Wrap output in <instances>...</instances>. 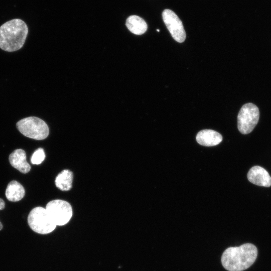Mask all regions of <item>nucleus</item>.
<instances>
[{
    "label": "nucleus",
    "mask_w": 271,
    "mask_h": 271,
    "mask_svg": "<svg viewBox=\"0 0 271 271\" xmlns=\"http://www.w3.org/2000/svg\"><path fill=\"white\" fill-rule=\"evenodd\" d=\"M125 25L130 32L138 35L145 33L148 29L145 21L136 15L128 17L126 20Z\"/></svg>",
    "instance_id": "11"
},
{
    "label": "nucleus",
    "mask_w": 271,
    "mask_h": 271,
    "mask_svg": "<svg viewBox=\"0 0 271 271\" xmlns=\"http://www.w3.org/2000/svg\"><path fill=\"white\" fill-rule=\"evenodd\" d=\"M162 15L163 21L173 38L177 42H183L186 39V32L182 22L178 16L169 9L164 10Z\"/></svg>",
    "instance_id": "7"
},
{
    "label": "nucleus",
    "mask_w": 271,
    "mask_h": 271,
    "mask_svg": "<svg viewBox=\"0 0 271 271\" xmlns=\"http://www.w3.org/2000/svg\"><path fill=\"white\" fill-rule=\"evenodd\" d=\"M45 209L57 226L67 224L73 214L71 205L63 200L56 199L49 202Z\"/></svg>",
    "instance_id": "6"
},
{
    "label": "nucleus",
    "mask_w": 271,
    "mask_h": 271,
    "mask_svg": "<svg viewBox=\"0 0 271 271\" xmlns=\"http://www.w3.org/2000/svg\"><path fill=\"white\" fill-rule=\"evenodd\" d=\"M28 223L33 231L41 234L52 232L57 226L46 209L42 207H36L30 211Z\"/></svg>",
    "instance_id": "4"
},
{
    "label": "nucleus",
    "mask_w": 271,
    "mask_h": 271,
    "mask_svg": "<svg viewBox=\"0 0 271 271\" xmlns=\"http://www.w3.org/2000/svg\"><path fill=\"white\" fill-rule=\"evenodd\" d=\"M257 249L253 244L247 243L239 246L230 247L223 252L221 262L228 271H242L255 261Z\"/></svg>",
    "instance_id": "1"
},
{
    "label": "nucleus",
    "mask_w": 271,
    "mask_h": 271,
    "mask_svg": "<svg viewBox=\"0 0 271 271\" xmlns=\"http://www.w3.org/2000/svg\"><path fill=\"white\" fill-rule=\"evenodd\" d=\"M259 117L258 108L252 103L244 104L237 116V127L242 134H248L253 130Z\"/></svg>",
    "instance_id": "5"
},
{
    "label": "nucleus",
    "mask_w": 271,
    "mask_h": 271,
    "mask_svg": "<svg viewBox=\"0 0 271 271\" xmlns=\"http://www.w3.org/2000/svg\"><path fill=\"white\" fill-rule=\"evenodd\" d=\"M157 32H159V29H157Z\"/></svg>",
    "instance_id": "17"
},
{
    "label": "nucleus",
    "mask_w": 271,
    "mask_h": 271,
    "mask_svg": "<svg viewBox=\"0 0 271 271\" xmlns=\"http://www.w3.org/2000/svg\"><path fill=\"white\" fill-rule=\"evenodd\" d=\"M72 172L69 170H64L57 175L55 183L60 190L68 191L72 188Z\"/></svg>",
    "instance_id": "13"
},
{
    "label": "nucleus",
    "mask_w": 271,
    "mask_h": 271,
    "mask_svg": "<svg viewBox=\"0 0 271 271\" xmlns=\"http://www.w3.org/2000/svg\"><path fill=\"white\" fill-rule=\"evenodd\" d=\"M5 203L4 201L2 199L0 198V210L4 209L5 208Z\"/></svg>",
    "instance_id": "15"
},
{
    "label": "nucleus",
    "mask_w": 271,
    "mask_h": 271,
    "mask_svg": "<svg viewBox=\"0 0 271 271\" xmlns=\"http://www.w3.org/2000/svg\"><path fill=\"white\" fill-rule=\"evenodd\" d=\"M5 194L8 200L12 202H17L24 197L25 191L23 186L20 183L13 180L8 185Z\"/></svg>",
    "instance_id": "12"
},
{
    "label": "nucleus",
    "mask_w": 271,
    "mask_h": 271,
    "mask_svg": "<svg viewBox=\"0 0 271 271\" xmlns=\"http://www.w3.org/2000/svg\"><path fill=\"white\" fill-rule=\"evenodd\" d=\"M247 177L249 182L253 184L268 187L271 186V177L263 168L255 166L249 170Z\"/></svg>",
    "instance_id": "8"
},
{
    "label": "nucleus",
    "mask_w": 271,
    "mask_h": 271,
    "mask_svg": "<svg viewBox=\"0 0 271 271\" xmlns=\"http://www.w3.org/2000/svg\"><path fill=\"white\" fill-rule=\"evenodd\" d=\"M28 34V27L21 19H14L0 26V48L14 52L22 48Z\"/></svg>",
    "instance_id": "2"
},
{
    "label": "nucleus",
    "mask_w": 271,
    "mask_h": 271,
    "mask_svg": "<svg viewBox=\"0 0 271 271\" xmlns=\"http://www.w3.org/2000/svg\"><path fill=\"white\" fill-rule=\"evenodd\" d=\"M3 228V225L2 223L0 222V230H1Z\"/></svg>",
    "instance_id": "16"
},
{
    "label": "nucleus",
    "mask_w": 271,
    "mask_h": 271,
    "mask_svg": "<svg viewBox=\"0 0 271 271\" xmlns=\"http://www.w3.org/2000/svg\"><path fill=\"white\" fill-rule=\"evenodd\" d=\"M16 126L24 136L36 140L46 139L49 133L47 123L42 119L35 116L21 119L17 123Z\"/></svg>",
    "instance_id": "3"
},
{
    "label": "nucleus",
    "mask_w": 271,
    "mask_h": 271,
    "mask_svg": "<svg viewBox=\"0 0 271 271\" xmlns=\"http://www.w3.org/2000/svg\"><path fill=\"white\" fill-rule=\"evenodd\" d=\"M9 162L14 168L26 174L31 170V166L26 161V154L22 149H16L9 156Z\"/></svg>",
    "instance_id": "9"
},
{
    "label": "nucleus",
    "mask_w": 271,
    "mask_h": 271,
    "mask_svg": "<svg viewBox=\"0 0 271 271\" xmlns=\"http://www.w3.org/2000/svg\"><path fill=\"white\" fill-rule=\"evenodd\" d=\"M196 141L202 146L211 147L218 145L222 141L219 132L212 129H203L198 132Z\"/></svg>",
    "instance_id": "10"
},
{
    "label": "nucleus",
    "mask_w": 271,
    "mask_h": 271,
    "mask_svg": "<svg viewBox=\"0 0 271 271\" xmlns=\"http://www.w3.org/2000/svg\"><path fill=\"white\" fill-rule=\"evenodd\" d=\"M45 154L42 148H39L36 150L31 159L32 164L34 165H39L44 160Z\"/></svg>",
    "instance_id": "14"
}]
</instances>
